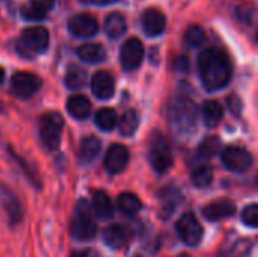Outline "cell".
<instances>
[{"mask_svg": "<svg viewBox=\"0 0 258 257\" xmlns=\"http://www.w3.org/2000/svg\"><path fill=\"white\" fill-rule=\"evenodd\" d=\"M198 68L204 86L210 91L224 88L231 79L233 68L230 58L224 50L218 47H210L200 55Z\"/></svg>", "mask_w": 258, "mask_h": 257, "instance_id": "1", "label": "cell"}, {"mask_svg": "<svg viewBox=\"0 0 258 257\" xmlns=\"http://www.w3.org/2000/svg\"><path fill=\"white\" fill-rule=\"evenodd\" d=\"M171 126L180 133H190L197 127L198 109L195 103L187 97H178L171 101L168 112Z\"/></svg>", "mask_w": 258, "mask_h": 257, "instance_id": "2", "label": "cell"}, {"mask_svg": "<svg viewBox=\"0 0 258 257\" xmlns=\"http://www.w3.org/2000/svg\"><path fill=\"white\" fill-rule=\"evenodd\" d=\"M71 235L79 241H89L97 235V226L92 220V214L83 200L76 208V214L71 221Z\"/></svg>", "mask_w": 258, "mask_h": 257, "instance_id": "3", "label": "cell"}, {"mask_svg": "<svg viewBox=\"0 0 258 257\" xmlns=\"http://www.w3.org/2000/svg\"><path fill=\"white\" fill-rule=\"evenodd\" d=\"M63 129V118L57 112H48L41 117L39 135L42 144L48 150H56L60 142V133Z\"/></svg>", "mask_w": 258, "mask_h": 257, "instance_id": "4", "label": "cell"}, {"mask_svg": "<svg viewBox=\"0 0 258 257\" xmlns=\"http://www.w3.org/2000/svg\"><path fill=\"white\" fill-rule=\"evenodd\" d=\"M150 162L157 173H166L172 167V153L168 141L163 136H154L151 141Z\"/></svg>", "mask_w": 258, "mask_h": 257, "instance_id": "5", "label": "cell"}, {"mask_svg": "<svg viewBox=\"0 0 258 257\" xmlns=\"http://www.w3.org/2000/svg\"><path fill=\"white\" fill-rule=\"evenodd\" d=\"M177 233L186 245L195 247L201 242L204 232H203V226L200 224V221L194 214H184L177 221Z\"/></svg>", "mask_w": 258, "mask_h": 257, "instance_id": "6", "label": "cell"}, {"mask_svg": "<svg viewBox=\"0 0 258 257\" xmlns=\"http://www.w3.org/2000/svg\"><path fill=\"white\" fill-rule=\"evenodd\" d=\"M12 92L21 98H29L36 94L41 88V79L35 73L29 71H18L12 76L11 80Z\"/></svg>", "mask_w": 258, "mask_h": 257, "instance_id": "7", "label": "cell"}, {"mask_svg": "<svg viewBox=\"0 0 258 257\" xmlns=\"http://www.w3.org/2000/svg\"><path fill=\"white\" fill-rule=\"evenodd\" d=\"M222 162L230 171L245 173L252 167V156L248 150L231 145L222 151Z\"/></svg>", "mask_w": 258, "mask_h": 257, "instance_id": "8", "label": "cell"}, {"mask_svg": "<svg viewBox=\"0 0 258 257\" xmlns=\"http://www.w3.org/2000/svg\"><path fill=\"white\" fill-rule=\"evenodd\" d=\"M144 44L138 38H128L121 48V64L125 70H136L144 59Z\"/></svg>", "mask_w": 258, "mask_h": 257, "instance_id": "9", "label": "cell"}, {"mask_svg": "<svg viewBox=\"0 0 258 257\" xmlns=\"http://www.w3.org/2000/svg\"><path fill=\"white\" fill-rule=\"evenodd\" d=\"M68 29L77 38H89V36L97 33L98 21L91 14L83 12V14H77V15L70 18Z\"/></svg>", "mask_w": 258, "mask_h": 257, "instance_id": "10", "label": "cell"}, {"mask_svg": "<svg viewBox=\"0 0 258 257\" xmlns=\"http://www.w3.org/2000/svg\"><path fill=\"white\" fill-rule=\"evenodd\" d=\"M128 158L130 155H128L127 147H124L122 144H113L106 153L104 168L110 174H119L128 165Z\"/></svg>", "mask_w": 258, "mask_h": 257, "instance_id": "11", "label": "cell"}, {"mask_svg": "<svg viewBox=\"0 0 258 257\" xmlns=\"http://www.w3.org/2000/svg\"><path fill=\"white\" fill-rule=\"evenodd\" d=\"M48 30L44 26L27 27L21 33V42L32 52H44L48 47Z\"/></svg>", "mask_w": 258, "mask_h": 257, "instance_id": "12", "label": "cell"}, {"mask_svg": "<svg viewBox=\"0 0 258 257\" xmlns=\"http://www.w3.org/2000/svg\"><path fill=\"white\" fill-rule=\"evenodd\" d=\"M142 27H144L145 33L150 36H156V35L163 33V30L166 27L165 14L156 8L147 9L142 15Z\"/></svg>", "mask_w": 258, "mask_h": 257, "instance_id": "13", "label": "cell"}, {"mask_svg": "<svg viewBox=\"0 0 258 257\" xmlns=\"http://www.w3.org/2000/svg\"><path fill=\"white\" fill-rule=\"evenodd\" d=\"M91 88L94 95L101 100H107L115 92V82L107 71H97L91 79Z\"/></svg>", "mask_w": 258, "mask_h": 257, "instance_id": "14", "label": "cell"}, {"mask_svg": "<svg viewBox=\"0 0 258 257\" xmlns=\"http://www.w3.org/2000/svg\"><path fill=\"white\" fill-rule=\"evenodd\" d=\"M204 217L209 221H219L236 214V204L230 200H216L203 209Z\"/></svg>", "mask_w": 258, "mask_h": 257, "instance_id": "15", "label": "cell"}, {"mask_svg": "<svg viewBox=\"0 0 258 257\" xmlns=\"http://www.w3.org/2000/svg\"><path fill=\"white\" fill-rule=\"evenodd\" d=\"M91 211L100 220H110L113 217V204L110 197L103 191L94 192L91 201Z\"/></svg>", "mask_w": 258, "mask_h": 257, "instance_id": "16", "label": "cell"}, {"mask_svg": "<svg viewBox=\"0 0 258 257\" xmlns=\"http://www.w3.org/2000/svg\"><path fill=\"white\" fill-rule=\"evenodd\" d=\"M104 244L112 250H121L127 244V232L119 224H112L104 229L103 232Z\"/></svg>", "mask_w": 258, "mask_h": 257, "instance_id": "17", "label": "cell"}, {"mask_svg": "<svg viewBox=\"0 0 258 257\" xmlns=\"http://www.w3.org/2000/svg\"><path fill=\"white\" fill-rule=\"evenodd\" d=\"M104 30L109 38H113V39L121 38L127 30V21H125L124 15L121 12L109 14L104 21Z\"/></svg>", "mask_w": 258, "mask_h": 257, "instance_id": "18", "label": "cell"}, {"mask_svg": "<svg viewBox=\"0 0 258 257\" xmlns=\"http://www.w3.org/2000/svg\"><path fill=\"white\" fill-rule=\"evenodd\" d=\"M67 109L71 117L77 120H85L91 114V101L85 95H71L68 98Z\"/></svg>", "mask_w": 258, "mask_h": 257, "instance_id": "19", "label": "cell"}, {"mask_svg": "<svg viewBox=\"0 0 258 257\" xmlns=\"http://www.w3.org/2000/svg\"><path fill=\"white\" fill-rule=\"evenodd\" d=\"M100 150H101V142L98 138L95 136L83 138L80 142V148H79V158L83 164L94 162L97 156L100 155Z\"/></svg>", "mask_w": 258, "mask_h": 257, "instance_id": "20", "label": "cell"}, {"mask_svg": "<svg viewBox=\"0 0 258 257\" xmlns=\"http://www.w3.org/2000/svg\"><path fill=\"white\" fill-rule=\"evenodd\" d=\"M77 55L80 59H83L85 62H91V64H98L101 61H104L106 58V50L103 48V45L100 44H83L77 48Z\"/></svg>", "mask_w": 258, "mask_h": 257, "instance_id": "21", "label": "cell"}, {"mask_svg": "<svg viewBox=\"0 0 258 257\" xmlns=\"http://www.w3.org/2000/svg\"><path fill=\"white\" fill-rule=\"evenodd\" d=\"M141 208H142L141 200L135 194H132V192H122L118 197V209L124 215L133 217V215H136L141 211Z\"/></svg>", "mask_w": 258, "mask_h": 257, "instance_id": "22", "label": "cell"}, {"mask_svg": "<svg viewBox=\"0 0 258 257\" xmlns=\"http://www.w3.org/2000/svg\"><path fill=\"white\" fill-rule=\"evenodd\" d=\"M224 117V111H222V106L218 103V101H206L204 106H203V118H204V123L209 126V127H215L221 123Z\"/></svg>", "mask_w": 258, "mask_h": 257, "instance_id": "23", "label": "cell"}, {"mask_svg": "<svg viewBox=\"0 0 258 257\" xmlns=\"http://www.w3.org/2000/svg\"><path fill=\"white\" fill-rule=\"evenodd\" d=\"M138 124H139V118H138V114L133 111V109H128L122 114V117L118 120V127H119V132L121 135L124 136H132L136 129H138Z\"/></svg>", "mask_w": 258, "mask_h": 257, "instance_id": "24", "label": "cell"}, {"mask_svg": "<svg viewBox=\"0 0 258 257\" xmlns=\"http://www.w3.org/2000/svg\"><path fill=\"white\" fill-rule=\"evenodd\" d=\"M95 123H97V126H98L101 130L109 132V130H112L113 127H116V124H118V115H116V112H115L113 109H110V108H103V109H100V111L97 112V115H95Z\"/></svg>", "mask_w": 258, "mask_h": 257, "instance_id": "25", "label": "cell"}, {"mask_svg": "<svg viewBox=\"0 0 258 257\" xmlns=\"http://www.w3.org/2000/svg\"><path fill=\"white\" fill-rule=\"evenodd\" d=\"M181 201V195L175 188H168L163 191L162 195V212L163 217H168L172 211H175V208L178 206V203Z\"/></svg>", "mask_w": 258, "mask_h": 257, "instance_id": "26", "label": "cell"}, {"mask_svg": "<svg viewBox=\"0 0 258 257\" xmlns=\"http://www.w3.org/2000/svg\"><path fill=\"white\" fill-rule=\"evenodd\" d=\"M213 180V170L209 165H200L192 171V183L198 188H207Z\"/></svg>", "mask_w": 258, "mask_h": 257, "instance_id": "27", "label": "cell"}, {"mask_svg": "<svg viewBox=\"0 0 258 257\" xmlns=\"http://www.w3.org/2000/svg\"><path fill=\"white\" fill-rule=\"evenodd\" d=\"M65 83L71 89H79L86 83V71L82 70L80 67H71L67 71L65 76Z\"/></svg>", "mask_w": 258, "mask_h": 257, "instance_id": "28", "label": "cell"}, {"mask_svg": "<svg viewBox=\"0 0 258 257\" xmlns=\"http://www.w3.org/2000/svg\"><path fill=\"white\" fill-rule=\"evenodd\" d=\"M184 39H186V42H187L190 47H198V45H201V44L206 41V32H204V29H203L201 26L194 24V26H190V27L186 30Z\"/></svg>", "mask_w": 258, "mask_h": 257, "instance_id": "29", "label": "cell"}, {"mask_svg": "<svg viewBox=\"0 0 258 257\" xmlns=\"http://www.w3.org/2000/svg\"><path fill=\"white\" fill-rule=\"evenodd\" d=\"M219 139L218 138H207L206 141H203L201 147H200V156L203 158H212L219 151Z\"/></svg>", "mask_w": 258, "mask_h": 257, "instance_id": "30", "label": "cell"}, {"mask_svg": "<svg viewBox=\"0 0 258 257\" xmlns=\"http://www.w3.org/2000/svg\"><path fill=\"white\" fill-rule=\"evenodd\" d=\"M242 221L248 226V227H257L258 226V206L255 203L249 204L248 208H245L243 214H242Z\"/></svg>", "mask_w": 258, "mask_h": 257, "instance_id": "31", "label": "cell"}, {"mask_svg": "<svg viewBox=\"0 0 258 257\" xmlns=\"http://www.w3.org/2000/svg\"><path fill=\"white\" fill-rule=\"evenodd\" d=\"M21 15L26 20H42L45 17V11L35 5H26L21 8Z\"/></svg>", "mask_w": 258, "mask_h": 257, "instance_id": "32", "label": "cell"}, {"mask_svg": "<svg viewBox=\"0 0 258 257\" xmlns=\"http://www.w3.org/2000/svg\"><path fill=\"white\" fill-rule=\"evenodd\" d=\"M254 14H255V11H254V6H252V5H242V6H239V9H237V17H239L243 23H246V24H249V23L252 21Z\"/></svg>", "mask_w": 258, "mask_h": 257, "instance_id": "33", "label": "cell"}, {"mask_svg": "<svg viewBox=\"0 0 258 257\" xmlns=\"http://www.w3.org/2000/svg\"><path fill=\"white\" fill-rule=\"evenodd\" d=\"M174 70L177 73H186L189 70V59L184 58V56H178L174 61Z\"/></svg>", "mask_w": 258, "mask_h": 257, "instance_id": "34", "label": "cell"}, {"mask_svg": "<svg viewBox=\"0 0 258 257\" xmlns=\"http://www.w3.org/2000/svg\"><path fill=\"white\" fill-rule=\"evenodd\" d=\"M32 5L41 8L42 11H48L54 5V0H32Z\"/></svg>", "mask_w": 258, "mask_h": 257, "instance_id": "35", "label": "cell"}, {"mask_svg": "<svg viewBox=\"0 0 258 257\" xmlns=\"http://www.w3.org/2000/svg\"><path fill=\"white\" fill-rule=\"evenodd\" d=\"M83 3H89V5H109V3H115L118 0H80Z\"/></svg>", "mask_w": 258, "mask_h": 257, "instance_id": "36", "label": "cell"}, {"mask_svg": "<svg viewBox=\"0 0 258 257\" xmlns=\"http://www.w3.org/2000/svg\"><path fill=\"white\" fill-rule=\"evenodd\" d=\"M73 257H89V253L88 251H80V253H74Z\"/></svg>", "mask_w": 258, "mask_h": 257, "instance_id": "37", "label": "cell"}, {"mask_svg": "<svg viewBox=\"0 0 258 257\" xmlns=\"http://www.w3.org/2000/svg\"><path fill=\"white\" fill-rule=\"evenodd\" d=\"M3 79H5V71H3V68L0 67V83L3 82Z\"/></svg>", "mask_w": 258, "mask_h": 257, "instance_id": "38", "label": "cell"}, {"mask_svg": "<svg viewBox=\"0 0 258 257\" xmlns=\"http://www.w3.org/2000/svg\"><path fill=\"white\" fill-rule=\"evenodd\" d=\"M178 257H190V256H187V254H181V256H178Z\"/></svg>", "mask_w": 258, "mask_h": 257, "instance_id": "39", "label": "cell"}, {"mask_svg": "<svg viewBox=\"0 0 258 257\" xmlns=\"http://www.w3.org/2000/svg\"><path fill=\"white\" fill-rule=\"evenodd\" d=\"M138 257H141V256H138Z\"/></svg>", "mask_w": 258, "mask_h": 257, "instance_id": "40", "label": "cell"}]
</instances>
